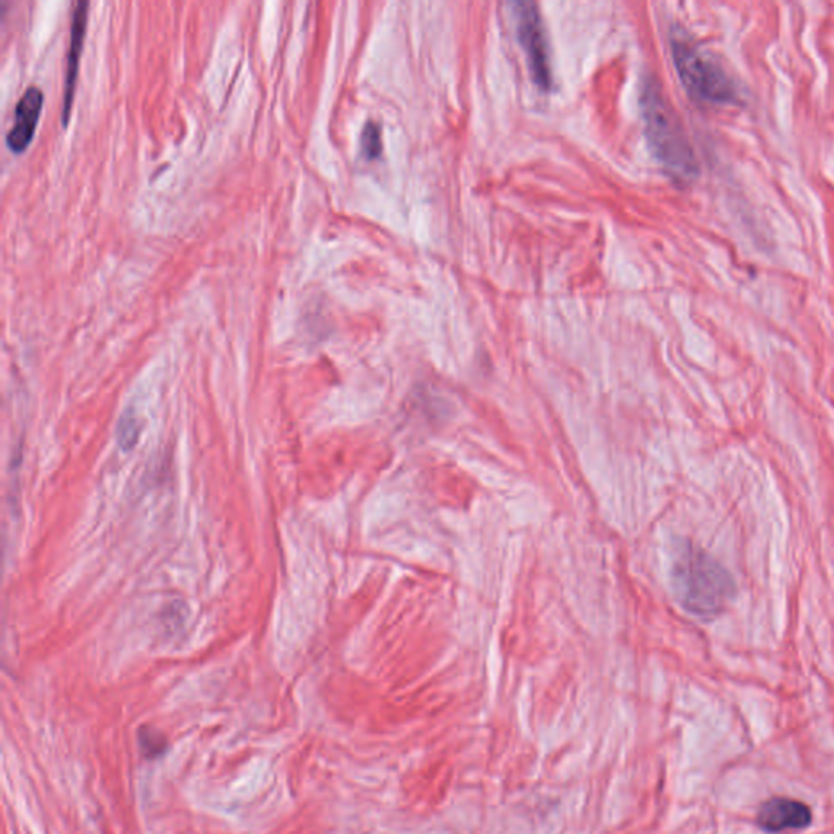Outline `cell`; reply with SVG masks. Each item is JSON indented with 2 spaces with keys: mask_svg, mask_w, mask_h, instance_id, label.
I'll list each match as a JSON object with an SVG mask.
<instances>
[{
  "mask_svg": "<svg viewBox=\"0 0 834 834\" xmlns=\"http://www.w3.org/2000/svg\"><path fill=\"white\" fill-rule=\"evenodd\" d=\"M362 152L369 160L377 159L381 152V132L380 126L376 121H369L364 126L362 138Z\"/></svg>",
  "mask_w": 834,
  "mask_h": 834,
  "instance_id": "9c48e42d",
  "label": "cell"
},
{
  "mask_svg": "<svg viewBox=\"0 0 834 834\" xmlns=\"http://www.w3.org/2000/svg\"><path fill=\"white\" fill-rule=\"evenodd\" d=\"M647 141L660 165L675 182L693 183L700 175L696 153L675 108L656 80H647L641 97Z\"/></svg>",
  "mask_w": 834,
  "mask_h": 834,
  "instance_id": "7a4b0ae2",
  "label": "cell"
},
{
  "mask_svg": "<svg viewBox=\"0 0 834 834\" xmlns=\"http://www.w3.org/2000/svg\"><path fill=\"white\" fill-rule=\"evenodd\" d=\"M43 100V91L35 85L23 91L15 107L12 128L7 132V145L10 151L22 153L29 148L39 126Z\"/></svg>",
  "mask_w": 834,
  "mask_h": 834,
  "instance_id": "8992f818",
  "label": "cell"
},
{
  "mask_svg": "<svg viewBox=\"0 0 834 834\" xmlns=\"http://www.w3.org/2000/svg\"><path fill=\"white\" fill-rule=\"evenodd\" d=\"M512 9L519 41L529 59L531 77L538 87L550 90L553 85V74H551L550 47H548L543 19L537 6L531 2L513 3Z\"/></svg>",
  "mask_w": 834,
  "mask_h": 834,
  "instance_id": "277c9868",
  "label": "cell"
},
{
  "mask_svg": "<svg viewBox=\"0 0 834 834\" xmlns=\"http://www.w3.org/2000/svg\"><path fill=\"white\" fill-rule=\"evenodd\" d=\"M142 422L134 410H126L118 424V444L121 451L129 452L138 445L141 437Z\"/></svg>",
  "mask_w": 834,
  "mask_h": 834,
  "instance_id": "ba28073f",
  "label": "cell"
},
{
  "mask_svg": "<svg viewBox=\"0 0 834 834\" xmlns=\"http://www.w3.org/2000/svg\"><path fill=\"white\" fill-rule=\"evenodd\" d=\"M670 575L676 600L696 618H717L737 595V584L727 567L691 541L676 546Z\"/></svg>",
  "mask_w": 834,
  "mask_h": 834,
  "instance_id": "6da1fadb",
  "label": "cell"
},
{
  "mask_svg": "<svg viewBox=\"0 0 834 834\" xmlns=\"http://www.w3.org/2000/svg\"><path fill=\"white\" fill-rule=\"evenodd\" d=\"M676 73L690 97L701 104L734 105L740 101V88L716 54L676 30L670 40Z\"/></svg>",
  "mask_w": 834,
  "mask_h": 834,
  "instance_id": "3957f363",
  "label": "cell"
},
{
  "mask_svg": "<svg viewBox=\"0 0 834 834\" xmlns=\"http://www.w3.org/2000/svg\"><path fill=\"white\" fill-rule=\"evenodd\" d=\"M757 823L766 833L800 832L812 823V810L791 797H775L759 806Z\"/></svg>",
  "mask_w": 834,
  "mask_h": 834,
  "instance_id": "5b68a950",
  "label": "cell"
},
{
  "mask_svg": "<svg viewBox=\"0 0 834 834\" xmlns=\"http://www.w3.org/2000/svg\"><path fill=\"white\" fill-rule=\"evenodd\" d=\"M88 2H78L74 7L73 22H71L69 51L66 57V82H64L63 124L69 121L73 111L74 94H76L78 63H80L82 47H84L85 32H87Z\"/></svg>",
  "mask_w": 834,
  "mask_h": 834,
  "instance_id": "52a82bcc",
  "label": "cell"
}]
</instances>
